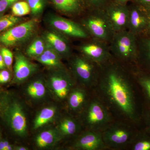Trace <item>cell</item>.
I'll return each mask as SVG.
<instances>
[{
    "label": "cell",
    "mask_w": 150,
    "mask_h": 150,
    "mask_svg": "<svg viewBox=\"0 0 150 150\" xmlns=\"http://www.w3.org/2000/svg\"><path fill=\"white\" fill-rule=\"evenodd\" d=\"M112 58L100 66L96 96L109 110L126 121L143 127L144 106L132 67Z\"/></svg>",
    "instance_id": "6da1fadb"
},
{
    "label": "cell",
    "mask_w": 150,
    "mask_h": 150,
    "mask_svg": "<svg viewBox=\"0 0 150 150\" xmlns=\"http://www.w3.org/2000/svg\"><path fill=\"white\" fill-rule=\"evenodd\" d=\"M0 118L12 134L24 137L27 133L26 114L22 103L11 92L3 91L0 99Z\"/></svg>",
    "instance_id": "7a4b0ae2"
},
{
    "label": "cell",
    "mask_w": 150,
    "mask_h": 150,
    "mask_svg": "<svg viewBox=\"0 0 150 150\" xmlns=\"http://www.w3.org/2000/svg\"><path fill=\"white\" fill-rule=\"evenodd\" d=\"M80 24L91 37L110 43L115 31L105 10H87Z\"/></svg>",
    "instance_id": "3957f363"
},
{
    "label": "cell",
    "mask_w": 150,
    "mask_h": 150,
    "mask_svg": "<svg viewBox=\"0 0 150 150\" xmlns=\"http://www.w3.org/2000/svg\"><path fill=\"white\" fill-rule=\"evenodd\" d=\"M109 46L114 59L125 64L135 66L138 52L137 36L128 30L115 32Z\"/></svg>",
    "instance_id": "277c9868"
},
{
    "label": "cell",
    "mask_w": 150,
    "mask_h": 150,
    "mask_svg": "<svg viewBox=\"0 0 150 150\" xmlns=\"http://www.w3.org/2000/svg\"><path fill=\"white\" fill-rule=\"evenodd\" d=\"M83 110L86 130L102 133L113 122L110 110L97 96L89 100Z\"/></svg>",
    "instance_id": "5b68a950"
},
{
    "label": "cell",
    "mask_w": 150,
    "mask_h": 150,
    "mask_svg": "<svg viewBox=\"0 0 150 150\" xmlns=\"http://www.w3.org/2000/svg\"><path fill=\"white\" fill-rule=\"evenodd\" d=\"M139 129L130 122L113 121L102 132L103 139L107 149L120 150L128 147Z\"/></svg>",
    "instance_id": "8992f818"
},
{
    "label": "cell",
    "mask_w": 150,
    "mask_h": 150,
    "mask_svg": "<svg viewBox=\"0 0 150 150\" xmlns=\"http://www.w3.org/2000/svg\"><path fill=\"white\" fill-rule=\"evenodd\" d=\"M70 65L73 77L84 87L94 88L99 77V65L82 55L73 57Z\"/></svg>",
    "instance_id": "52a82bcc"
},
{
    "label": "cell",
    "mask_w": 150,
    "mask_h": 150,
    "mask_svg": "<svg viewBox=\"0 0 150 150\" xmlns=\"http://www.w3.org/2000/svg\"><path fill=\"white\" fill-rule=\"evenodd\" d=\"M85 41L78 48L81 55L99 66L103 64L112 58L109 43L92 38Z\"/></svg>",
    "instance_id": "ba28073f"
},
{
    "label": "cell",
    "mask_w": 150,
    "mask_h": 150,
    "mask_svg": "<svg viewBox=\"0 0 150 150\" xmlns=\"http://www.w3.org/2000/svg\"><path fill=\"white\" fill-rule=\"evenodd\" d=\"M36 25V21L32 19L13 26L0 35V43L6 46L23 43L33 35Z\"/></svg>",
    "instance_id": "9c48e42d"
},
{
    "label": "cell",
    "mask_w": 150,
    "mask_h": 150,
    "mask_svg": "<svg viewBox=\"0 0 150 150\" xmlns=\"http://www.w3.org/2000/svg\"><path fill=\"white\" fill-rule=\"evenodd\" d=\"M49 22L51 26L66 37L84 40L91 38L84 28L78 22L53 16L49 18Z\"/></svg>",
    "instance_id": "30bf717a"
},
{
    "label": "cell",
    "mask_w": 150,
    "mask_h": 150,
    "mask_svg": "<svg viewBox=\"0 0 150 150\" xmlns=\"http://www.w3.org/2000/svg\"><path fill=\"white\" fill-rule=\"evenodd\" d=\"M49 83L57 97L64 100L68 98L74 88L75 82L71 74L63 68L51 75Z\"/></svg>",
    "instance_id": "8fae6325"
},
{
    "label": "cell",
    "mask_w": 150,
    "mask_h": 150,
    "mask_svg": "<svg viewBox=\"0 0 150 150\" xmlns=\"http://www.w3.org/2000/svg\"><path fill=\"white\" fill-rule=\"evenodd\" d=\"M129 20L128 30L136 36L145 34L147 23V14L146 8L137 3L128 4Z\"/></svg>",
    "instance_id": "7c38bea8"
},
{
    "label": "cell",
    "mask_w": 150,
    "mask_h": 150,
    "mask_svg": "<svg viewBox=\"0 0 150 150\" xmlns=\"http://www.w3.org/2000/svg\"><path fill=\"white\" fill-rule=\"evenodd\" d=\"M115 32L128 29V4L123 5L111 1L105 9Z\"/></svg>",
    "instance_id": "4fadbf2b"
},
{
    "label": "cell",
    "mask_w": 150,
    "mask_h": 150,
    "mask_svg": "<svg viewBox=\"0 0 150 150\" xmlns=\"http://www.w3.org/2000/svg\"><path fill=\"white\" fill-rule=\"evenodd\" d=\"M73 147L76 149L102 150L107 149L102 132L86 130L75 140Z\"/></svg>",
    "instance_id": "5bb4252c"
},
{
    "label": "cell",
    "mask_w": 150,
    "mask_h": 150,
    "mask_svg": "<svg viewBox=\"0 0 150 150\" xmlns=\"http://www.w3.org/2000/svg\"><path fill=\"white\" fill-rule=\"evenodd\" d=\"M13 82L21 83L36 71L37 66L30 62L21 52L15 55Z\"/></svg>",
    "instance_id": "9a60e30c"
},
{
    "label": "cell",
    "mask_w": 150,
    "mask_h": 150,
    "mask_svg": "<svg viewBox=\"0 0 150 150\" xmlns=\"http://www.w3.org/2000/svg\"><path fill=\"white\" fill-rule=\"evenodd\" d=\"M137 37L138 52L135 66L150 73V36L144 34Z\"/></svg>",
    "instance_id": "2e32d148"
},
{
    "label": "cell",
    "mask_w": 150,
    "mask_h": 150,
    "mask_svg": "<svg viewBox=\"0 0 150 150\" xmlns=\"http://www.w3.org/2000/svg\"><path fill=\"white\" fill-rule=\"evenodd\" d=\"M134 78L142 96L144 108L150 107V73L132 67Z\"/></svg>",
    "instance_id": "e0dca14e"
},
{
    "label": "cell",
    "mask_w": 150,
    "mask_h": 150,
    "mask_svg": "<svg viewBox=\"0 0 150 150\" xmlns=\"http://www.w3.org/2000/svg\"><path fill=\"white\" fill-rule=\"evenodd\" d=\"M44 40L46 44L53 48L60 56L70 57L71 51L69 43L67 37L62 36L53 32H47L44 35Z\"/></svg>",
    "instance_id": "ac0fdd59"
},
{
    "label": "cell",
    "mask_w": 150,
    "mask_h": 150,
    "mask_svg": "<svg viewBox=\"0 0 150 150\" xmlns=\"http://www.w3.org/2000/svg\"><path fill=\"white\" fill-rule=\"evenodd\" d=\"M53 1L57 9L70 16L83 14L87 10L84 0H53Z\"/></svg>",
    "instance_id": "d6986e66"
},
{
    "label": "cell",
    "mask_w": 150,
    "mask_h": 150,
    "mask_svg": "<svg viewBox=\"0 0 150 150\" xmlns=\"http://www.w3.org/2000/svg\"><path fill=\"white\" fill-rule=\"evenodd\" d=\"M67 98L69 108L74 111L83 110L88 101L87 91L81 88H74Z\"/></svg>",
    "instance_id": "ffe728a7"
},
{
    "label": "cell",
    "mask_w": 150,
    "mask_h": 150,
    "mask_svg": "<svg viewBox=\"0 0 150 150\" xmlns=\"http://www.w3.org/2000/svg\"><path fill=\"white\" fill-rule=\"evenodd\" d=\"M61 56L48 45L44 52L40 56L35 58L41 64L51 68H64L61 60Z\"/></svg>",
    "instance_id": "44dd1931"
},
{
    "label": "cell",
    "mask_w": 150,
    "mask_h": 150,
    "mask_svg": "<svg viewBox=\"0 0 150 150\" xmlns=\"http://www.w3.org/2000/svg\"><path fill=\"white\" fill-rule=\"evenodd\" d=\"M128 148L131 150H150V131L144 127L139 128Z\"/></svg>",
    "instance_id": "7402d4cb"
},
{
    "label": "cell",
    "mask_w": 150,
    "mask_h": 150,
    "mask_svg": "<svg viewBox=\"0 0 150 150\" xmlns=\"http://www.w3.org/2000/svg\"><path fill=\"white\" fill-rule=\"evenodd\" d=\"M62 134L53 130H48L43 131L40 133L36 137V145L40 148H44L50 146L54 144L61 137Z\"/></svg>",
    "instance_id": "603a6c76"
},
{
    "label": "cell",
    "mask_w": 150,
    "mask_h": 150,
    "mask_svg": "<svg viewBox=\"0 0 150 150\" xmlns=\"http://www.w3.org/2000/svg\"><path fill=\"white\" fill-rule=\"evenodd\" d=\"M59 128V131L62 136L71 137L78 133L79 126L74 119L67 117L60 122Z\"/></svg>",
    "instance_id": "cb8c5ba5"
},
{
    "label": "cell",
    "mask_w": 150,
    "mask_h": 150,
    "mask_svg": "<svg viewBox=\"0 0 150 150\" xmlns=\"http://www.w3.org/2000/svg\"><path fill=\"white\" fill-rule=\"evenodd\" d=\"M56 109L54 107H48L43 108L38 113L34 123V129H38L47 124L54 118Z\"/></svg>",
    "instance_id": "d4e9b609"
},
{
    "label": "cell",
    "mask_w": 150,
    "mask_h": 150,
    "mask_svg": "<svg viewBox=\"0 0 150 150\" xmlns=\"http://www.w3.org/2000/svg\"><path fill=\"white\" fill-rule=\"evenodd\" d=\"M28 94L35 99L42 98L46 94L45 85L41 80H36L31 83L27 88Z\"/></svg>",
    "instance_id": "484cf974"
},
{
    "label": "cell",
    "mask_w": 150,
    "mask_h": 150,
    "mask_svg": "<svg viewBox=\"0 0 150 150\" xmlns=\"http://www.w3.org/2000/svg\"><path fill=\"white\" fill-rule=\"evenodd\" d=\"M44 40L38 38L33 40L26 50V54L29 57L37 58L44 52L46 48Z\"/></svg>",
    "instance_id": "4316f807"
},
{
    "label": "cell",
    "mask_w": 150,
    "mask_h": 150,
    "mask_svg": "<svg viewBox=\"0 0 150 150\" xmlns=\"http://www.w3.org/2000/svg\"><path fill=\"white\" fill-rule=\"evenodd\" d=\"M21 21L19 17L13 15H8L1 17L0 18V33L6 31L15 26Z\"/></svg>",
    "instance_id": "83f0119b"
},
{
    "label": "cell",
    "mask_w": 150,
    "mask_h": 150,
    "mask_svg": "<svg viewBox=\"0 0 150 150\" xmlns=\"http://www.w3.org/2000/svg\"><path fill=\"white\" fill-rule=\"evenodd\" d=\"M13 15L17 17L24 16L30 12V9L27 1H18L11 7Z\"/></svg>",
    "instance_id": "f1b7e54d"
},
{
    "label": "cell",
    "mask_w": 150,
    "mask_h": 150,
    "mask_svg": "<svg viewBox=\"0 0 150 150\" xmlns=\"http://www.w3.org/2000/svg\"><path fill=\"white\" fill-rule=\"evenodd\" d=\"M112 0H84L87 10H105Z\"/></svg>",
    "instance_id": "f546056e"
},
{
    "label": "cell",
    "mask_w": 150,
    "mask_h": 150,
    "mask_svg": "<svg viewBox=\"0 0 150 150\" xmlns=\"http://www.w3.org/2000/svg\"><path fill=\"white\" fill-rule=\"evenodd\" d=\"M29 5L30 11L34 16L40 14L45 6V0H26Z\"/></svg>",
    "instance_id": "4dcf8cb0"
},
{
    "label": "cell",
    "mask_w": 150,
    "mask_h": 150,
    "mask_svg": "<svg viewBox=\"0 0 150 150\" xmlns=\"http://www.w3.org/2000/svg\"><path fill=\"white\" fill-rule=\"evenodd\" d=\"M7 69L11 71L12 65L13 62V54L8 48H3L0 49Z\"/></svg>",
    "instance_id": "1f68e13d"
},
{
    "label": "cell",
    "mask_w": 150,
    "mask_h": 150,
    "mask_svg": "<svg viewBox=\"0 0 150 150\" xmlns=\"http://www.w3.org/2000/svg\"><path fill=\"white\" fill-rule=\"evenodd\" d=\"M143 127L150 131V107H144L142 115Z\"/></svg>",
    "instance_id": "d6a6232c"
},
{
    "label": "cell",
    "mask_w": 150,
    "mask_h": 150,
    "mask_svg": "<svg viewBox=\"0 0 150 150\" xmlns=\"http://www.w3.org/2000/svg\"><path fill=\"white\" fill-rule=\"evenodd\" d=\"M19 0H0V14L4 13L11 6H12L15 3Z\"/></svg>",
    "instance_id": "836d02e7"
},
{
    "label": "cell",
    "mask_w": 150,
    "mask_h": 150,
    "mask_svg": "<svg viewBox=\"0 0 150 150\" xmlns=\"http://www.w3.org/2000/svg\"><path fill=\"white\" fill-rule=\"evenodd\" d=\"M11 76L9 70H0V84H4L8 83L11 80Z\"/></svg>",
    "instance_id": "e575fe53"
},
{
    "label": "cell",
    "mask_w": 150,
    "mask_h": 150,
    "mask_svg": "<svg viewBox=\"0 0 150 150\" xmlns=\"http://www.w3.org/2000/svg\"><path fill=\"white\" fill-rule=\"evenodd\" d=\"M15 146L6 139H0V150H14Z\"/></svg>",
    "instance_id": "d590c367"
},
{
    "label": "cell",
    "mask_w": 150,
    "mask_h": 150,
    "mask_svg": "<svg viewBox=\"0 0 150 150\" xmlns=\"http://www.w3.org/2000/svg\"><path fill=\"white\" fill-rule=\"evenodd\" d=\"M133 2L139 4L145 8L150 9V0H134Z\"/></svg>",
    "instance_id": "8d00e7d4"
},
{
    "label": "cell",
    "mask_w": 150,
    "mask_h": 150,
    "mask_svg": "<svg viewBox=\"0 0 150 150\" xmlns=\"http://www.w3.org/2000/svg\"><path fill=\"white\" fill-rule=\"evenodd\" d=\"M146 9L147 14V23L145 34L150 36V9L146 8Z\"/></svg>",
    "instance_id": "74e56055"
},
{
    "label": "cell",
    "mask_w": 150,
    "mask_h": 150,
    "mask_svg": "<svg viewBox=\"0 0 150 150\" xmlns=\"http://www.w3.org/2000/svg\"><path fill=\"white\" fill-rule=\"evenodd\" d=\"M112 1L123 5H127L129 3L132 2L134 1V0H112Z\"/></svg>",
    "instance_id": "f35d334b"
},
{
    "label": "cell",
    "mask_w": 150,
    "mask_h": 150,
    "mask_svg": "<svg viewBox=\"0 0 150 150\" xmlns=\"http://www.w3.org/2000/svg\"><path fill=\"white\" fill-rule=\"evenodd\" d=\"M6 69L5 64L4 62V59L2 54H1V51H0V70L4 69Z\"/></svg>",
    "instance_id": "ab89813d"
},
{
    "label": "cell",
    "mask_w": 150,
    "mask_h": 150,
    "mask_svg": "<svg viewBox=\"0 0 150 150\" xmlns=\"http://www.w3.org/2000/svg\"><path fill=\"white\" fill-rule=\"evenodd\" d=\"M14 150H26L27 149L26 148L22 146H15Z\"/></svg>",
    "instance_id": "60d3db41"
},
{
    "label": "cell",
    "mask_w": 150,
    "mask_h": 150,
    "mask_svg": "<svg viewBox=\"0 0 150 150\" xmlns=\"http://www.w3.org/2000/svg\"><path fill=\"white\" fill-rule=\"evenodd\" d=\"M2 91L0 89V99H1V96L2 93Z\"/></svg>",
    "instance_id": "b9f144b4"
},
{
    "label": "cell",
    "mask_w": 150,
    "mask_h": 150,
    "mask_svg": "<svg viewBox=\"0 0 150 150\" xmlns=\"http://www.w3.org/2000/svg\"><path fill=\"white\" fill-rule=\"evenodd\" d=\"M2 138L1 132V129H0V139Z\"/></svg>",
    "instance_id": "7bdbcfd3"
},
{
    "label": "cell",
    "mask_w": 150,
    "mask_h": 150,
    "mask_svg": "<svg viewBox=\"0 0 150 150\" xmlns=\"http://www.w3.org/2000/svg\"><path fill=\"white\" fill-rule=\"evenodd\" d=\"M1 14H0V18H1Z\"/></svg>",
    "instance_id": "ee69618b"
}]
</instances>
